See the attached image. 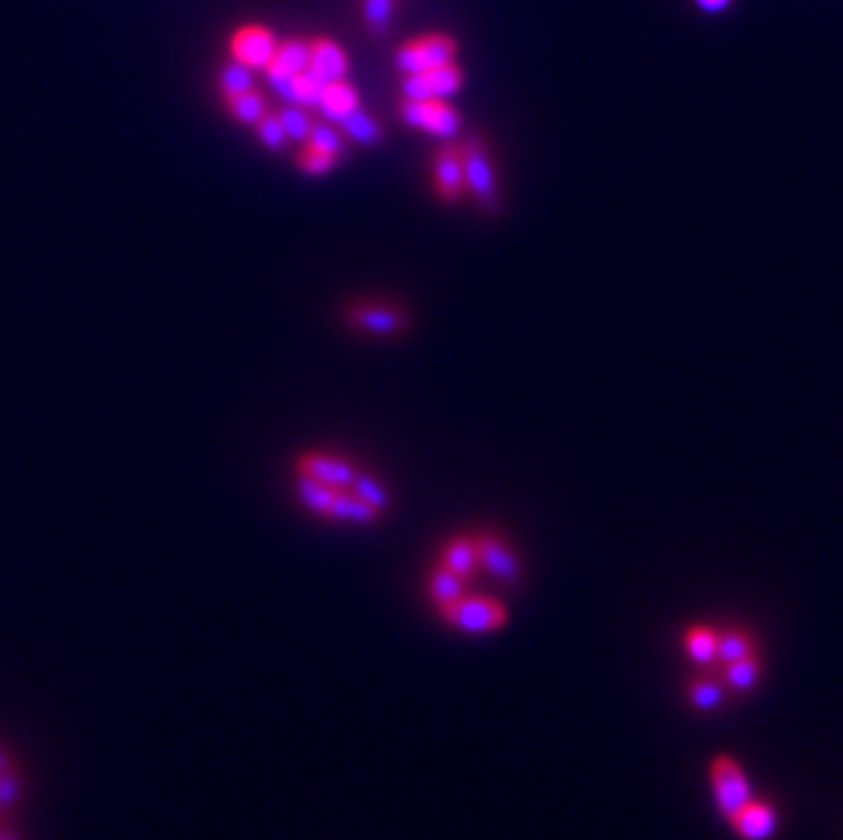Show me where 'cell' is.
Listing matches in <instances>:
<instances>
[{"mask_svg":"<svg viewBox=\"0 0 843 840\" xmlns=\"http://www.w3.org/2000/svg\"><path fill=\"white\" fill-rule=\"evenodd\" d=\"M396 6L399 0H360V11H364V22L366 31L371 33L375 39L386 36L393 25L396 17Z\"/></svg>","mask_w":843,"mask_h":840,"instance_id":"obj_26","label":"cell"},{"mask_svg":"<svg viewBox=\"0 0 843 840\" xmlns=\"http://www.w3.org/2000/svg\"><path fill=\"white\" fill-rule=\"evenodd\" d=\"M729 699V690H726L724 679L718 677L715 668H707V672L696 674L685 683V701L699 712H713L721 710Z\"/></svg>","mask_w":843,"mask_h":840,"instance_id":"obj_14","label":"cell"},{"mask_svg":"<svg viewBox=\"0 0 843 840\" xmlns=\"http://www.w3.org/2000/svg\"><path fill=\"white\" fill-rule=\"evenodd\" d=\"M277 33L266 25H244L229 36V61L249 66L251 72H266L277 55Z\"/></svg>","mask_w":843,"mask_h":840,"instance_id":"obj_7","label":"cell"},{"mask_svg":"<svg viewBox=\"0 0 843 840\" xmlns=\"http://www.w3.org/2000/svg\"><path fill=\"white\" fill-rule=\"evenodd\" d=\"M696 6L707 14H718V11H726L732 6V0H696Z\"/></svg>","mask_w":843,"mask_h":840,"instance_id":"obj_35","label":"cell"},{"mask_svg":"<svg viewBox=\"0 0 843 840\" xmlns=\"http://www.w3.org/2000/svg\"><path fill=\"white\" fill-rule=\"evenodd\" d=\"M277 116L281 120V129H284L287 140L292 142H306L309 131H312V110H306V107L301 105H284L279 107Z\"/></svg>","mask_w":843,"mask_h":840,"instance_id":"obj_28","label":"cell"},{"mask_svg":"<svg viewBox=\"0 0 843 840\" xmlns=\"http://www.w3.org/2000/svg\"><path fill=\"white\" fill-rule=\"evenodd\" d=\"M255 88H257V74L251 72L249 66H244V63L238 61H229L221 66L219 90L225 99H233V96L246 94V90H255Z\"/></svg>","mask_w":843,"mask_h":840,"instance_id":"obj_27","label":"cell"},{"mask_svg":"<svg viewBox=\"0 0 843 840\" xmlns=\"http://www.w3.org/2000/svg\"><path fill=\"white\" fill-rule=\"evenodd\" d=\"M462 596H467V579H462V576L453 574L451 568H445L443 563H437V568L429 576V598L437 606V611L456 603Z\"/></svg>","mask_w":843,"mask_h":840,"instance_id":"obj_21","label":"cell"},{"mask_svg":"<svg viewBox=\"0 0 843 840\" xmlns=\"http://www.w3.org/2000/svg\"><path fill=\"white\" fill-rule=\"evenodd\" d=\"M349 491H355L360 500L369 502V505L377 508L380 513L388 511V505H391V494H388L386 486H382L375 476H366V472H358V476H355Z\"/></svg>","mask_w":843,"mask_h":840,"instance_id":"obj_30","label":"cell"},{"mask_svg":"<svg viewBox=\"0 0 843 840\" xmlns=\"http://www.w3.org/2000/svg\"><path fill=\"white\" fill-rule=\"evenodd\" d=\"M380 516L382 513L377 511V508H371L369 502L360 500L355 491L344 489V491H336V500L334 505H331L328 519H336V522H347V524H375Z\"/></svg>","mask_w":843,"mask_h":840,"instance_id":"obj_22","label":"cell"},{"mask_svg":"<svg viewBox=\"0 0 843 840\" xmlns=\"http://www.w3.org/2000/svg\"><path fill=\"white\" fill-rule=\"evenodd\" d=\"M715 672L724 679L729 696H748L759 685L761 674H765V658H761V653L745 655V658L726 663V666L715 668Z\"/></svg>","mask_w":843,"mask_h":840,"instance_id":"obj_15","label":"cell"},{"mask_svg":"<svg viewBox=\"0 0 843 840\" xmlns=\"http://www.w3.org/2000/svg\"><path fill=\"white\" fill-rule=\"evenodd\" d=\"M464 85V72L458 63H445V66L429 68V72L407 74L401 79V94L404 99H448L458 94Z\"/></svg>","mask_w":843,"mask_h":840,"instance_id":"obj_8","label":"cell"},{"mask_svg":"<svg viewBox=\"0 0 843 840\" xmlns=\"http://www.w3.org/2000/svg\"><path fill=\"white\" fill-rule=\"evenodd\" d=\"M347 323L360 334L396 336L410 325V317L393 303H358L347 312Z\"/></svg>","mask_w":843,"mask_h":840,"instance_id":"obj_9","label":"cell"},{"mask_svg":"<svg viewBox=\"0 0 843 840\" xmlns=\"http://www.w3.org/2000/svg\"><path fill=\"white\" fill-rule=\"evenodd\" d=\"M255 131H257V140H260L262 145H266L268 151H273V153L284 151L287 142H290V140H287L284 129H281V120H279V116H277V112H273V110H268L266 116H262L260 120H257V123H255Z\"/></svg>","mask_w":843,"mask_h":840,"instance_id":"obj_32","label":"cell"},{"mask_svg":"<svg viewBox=\"0 0 843 840\" xmlns=\"http://www.w3.org/2000/svg\"><path fill=\"white\" fill-rule=\"evenodd\" d=\"M309 68L317 74L323 83H336V79H347L349 58L342 50V44L334 39H309Z\"/></svg>","mask_w":843,"mask_h":840,"instance_id":"obj_13","label":"cell"},{"mask_svg":"<svg viewBox=\"0 0 843 840\" xmlns=\"http://www.w3.org/2000/svg\"><path fill=\"white\" fill-rule=\"evenodd\" d=\"M464 164V186L473 203L484 214L495 216L500 210V181H497L495 159H491L489 145L480 134H469L458 142Z\"/></svg>","mask_w":843,"mask_h":840,"instance_id":"obj_1","label":"cell"},{"mask_svg":"<svg viewBox=\"0 0 843 840\" xmlns=\"http://www.w3.org/2000/svg\"><path fill=\"white\" fill-rule=\"evenodd\" d=\"M458 44L448 33H426L412 42H404L393 55V66L401 77L418 72H429V68L445 66V63H456Z\"/></svg>","mask_w":843,"mask_h":840,"instance_id":"obj_3","label":"cell"},{"mask_svg":"<svg viewBox=\"0 0 843 840\" xmlns=\"http://www.w3.org/2000/svg\"><path fill=\"white\" fill-rule=\"evenodd\" d=\"M399 112L407 126L426 131V134L443 137V140H453L462 131V116L445 99H404Z\"/></svg>","mask_w":843,"mask_h":840,"instance_id":"obj_6","label":"cell"},{"mask_svg":"<svg viewBox=\"0 0 843 840\" xmlns=\"http://www.w3.org/2000/svg\"><path fill=\"white\" fill-rule=\"evenodd\" d=\"M360 107V94L353 83L347 79H336V83H325L323 99H320L317 112H323V120L338 123L342 118H347L349 112Z\"/></svg>","mask_w":843,"mask_h":840,"instance_id":"obj_16","label":"cell"},{"mask_svg":"<svg viewBox=\"0 0 843 840\" xmlns=\"http://www.w3.org/2000/svg\"><path fill=\"white\" fill-rule=\"evenodd\" d=\"M271 63L292 74H301L303 68H309V39H281Z\"/></svg>","mask_w":843,"mask_h":840,"instance_id":"obj_29","label":"cell"},{"mask_svg":"<svg viewBox=\"0 0 843 840\" xmlns=\"http://www.w3.org/2000/svg\"><path fill=\"white\" fill-rule=\"evenodd\" d=\"M475 552H478V565L491 576L495 581H500L502 587H519L521 585V559L514 552V546L502 538L500 533H491V530H480L473 535Z\"/></svg>","mask_w":843,"mask_h":840,"instance_id":"obj_5","label":"cell"},{"mask_svg":"<svg viewBox=\"0 0 843 840\" xmlns=\"http://www.w3.org/2000/svg\"><path fill=\"white\" fill-rule=\"evenodd\" d=\"M295 467H298V476H312L323 480V483L334 486L336 491L349 489L355 476H358V470H355L347 459H342V456H334V454H303Z\"/></svg>","mask_w":843,"mask_h":840,"instance_id":"obj_12","label":"cell"},{"mask_svg":"<svg viewBox=\"0 0 843 840\" xmlns=\"http://www.w3.org/2000/svg\"><path fill=\"white\" fill-rule=\"evenodd\" d=\"M323 79L312 68H303L301 74H295V105L306 107V110H317L320 99H323Z\"/></svg>","mask_w":843,"mask_h":840,"instance_id":"obj_31","label":"cell"},{"mask_svg":"<svg viewBox=\"0 0 843 840\" xmlns=\"http://www.w3.org/2000/svg\"><path fill=\"white\" fill-rule=\"evenodd\" d=\"M759 653V644H756V636L743 625H726L721 628L718 633V653H715V666L721 668L726 663H734L745 655Z\"/></svg>","mask_w":843,"mask_h":840,"instance_id":"obj_18","label":"cell"},{"mask_svg":"<svg viewBox=\"0 0 843 840\" xmlns=\"http://www.w3.org/2000/svg\"><path fill=\"white\" fill-rule=\"evenodd\" d=\"M336 164H338V156L317 151V148L306 145L301 153H298V167H301L306 175H314V178H317V175H328Z\"/></svg>","mask_w":843,"mask_h":840,"instance_id":"obj_33","label":"cell"},{"mask_svg":"<svg viewBox=\"0 0 843 840\" xmlns=\"http://www.w3.org/2000/svg\"><path fill=\"white\" fill-rule=\"evenodd\" d=\"M432 178H434V192H437V197L443 199V203H458V199L467 194L458 142H448V145H443L437 153H434Z\"/></svg>","mask_w":843,"mask_h":840,"instance_id":"obj_11","label":"cell"},{"mask_svg":"<svg viewBox=\"0 0 843 840\" xmlns=\"http://www.w3.org/2000/svg\"><path fill=\"white\" fill-rule=\"evenodd\" d=\"M710 786H713L715 808L721 810L724 819H729L739 805H745L754 797L750 781L743 773V764L729 756V753H721V756L710 762Z\"/></svg>","mask_w":843,"mask_h":840,"instance_id":"obj_4","label":"cell"},{"mask_svg":"<svg viewBox=\"0 0 843 840\" xmlns=\"http://www.w3.org/2000/svg\"><path fill=\"white\" fill-rule=\"evenodd\" d=\"M440 563H443L445 568H451L453 574L462 576V579H467V581L473 579V576L478 574V568H480L473 535H456V538H451L448 543H445Z\"/></svg>","mask_w":843,"mask_h":840,"instance_id":"obj_20","label":"cell"},{"mask_svg":"<svg viewBox=\"0 0 843 840\" xmlns=\"http://www.w3.org/2000/svg\"><path fill=\"white\" fill-rule=\"evenodd\" d=\"M732 825L734 836L743 840H770L778 830V808L770 799L750 797L748 803L739 805L726 819Z\"/></svg>","mask_w":843,"mask_h":840,"instance_id":"obj_10","label":"cell"},{"mask_svg":"<svg viewBox=\"0 0 843 840\" xmlns=\"http://www.w3.org/2000/svg\"><path fill=\"white\" fill-rule=\"evenodd\" d=\"M227 116L244 126H255L257 120L268 112V101L260 90H246V94L233 96V99H225Z\"/></svg>","mask_w":843,"mask_h":840,"instance_id":"obj_24","label":"cell"},{"mask_svg":"<svg viewBox=\"0 0 843 840\" xmlns=\"http://www.w3.org/2000/svg\"><path fill=\"white\" fill-rule=\"evenodd\" d=\"M718 633L715 625H691L682 633V650L693 663L704 668L715 666V653H718Z\"/></svg>","mask_w":843,"mask_h":840,"instance_id":"obj_19","label":"cell"},{"mask_svg":"<svg viewBox=\"0 0 843 840\" xmlns=\"http://www.w3.org/2000/svg\"><path fill=\"white\" fill-rule=\"evenodd\" d=\"M0 840H11L9 836H6V832H0Z\"/></svg>","mask_w":843,"mask_h":840,"instance_id":"obj_37","label":"cell"},{"mask_svg":"<svg viewBox=\"0 0 843 840\" xmlns=\"http://www.w3.org/2000/svg\"><path fill=\"white\" fill-rule=\"evenodd\" d=\"M309 148H317V151L331 153V156H347V137L338 131L336 123L331 120H314L312 131L306 137Z\"/></svg>","mask_w":843,"mask_h":840,"instance_id":"obj_25","label":"cell"},{"mask_svg":"<svg viewBox=\"0 0 843 840\" xmlns=\"http://www.w3.org/2000/svg\"><path fill=\"white\" fill-rule=\"evenodd\" d=\"M440 617H443L445 625H451L453 631L480 636V633L500 631L508 622V609L502 600L491 596H469L467 592V596L458 598L456 603L440 609Z\"/></svg>","mask_w":843,"mask_h":840,"instance_id":"obj_2","label":"cell"},{"mask_svg":"<svg viewBox=\"0 0 843 840\" xmlns=\"http://www.w3.org/2000/svg\"><path fill=\"white\" fill-rule=\"evenodd\" d=\"M266 77L268 85L277 90V96L284 105H295V74L287 72V68H279L277 63H271V66L266 68Z\"/></svg>","mask_w":843,"mask_h":840,"instance_id":"obj_34","label":"cell"},{"mask_svg":"<svg viewBox=\"0 0 843 840\" xmlns=\"http://www.w3.org/2000/svg\"><path fill=\"white\" fill-rule=\"evenodd\" d=\"M3 770H9V767H6V756L0 753V773H3Z\"/></svg>","mask_w":843,"mask_h":840,"instance_id":"obj_36","label":"cell"},{"mask_svg":"<svg viewBox=\"0 0 843 840\" xmlns=\"http://www.w3.org/2000/svg\"><path fill=\"white\" fill-rule=\"evenodd\" d=\"M298 497L303 500V505L309 508L317 516H331V505L336 500V489L334 486L323 483V480L312 478V476H298Z\"/></svg>","mask_w":843,"mask_h":840,"instance_id":"obj_23","label":"cell"},{"mask_svg":"<svg viewBox=\"0 0 843 840\" xmlns=\"http://www.w3.org/2000/svg\"><path fill=\"white\" fill-rule=\"evenodd\" d=\"M336 126L338 131L347 137V142H355V145H364V148H377L382 142V137H386L380 120L371 116L369 110H364V107L349 112V116L338 120Z\"/></svg>","mask_w":843,"mask_h":840,"instance_id":"obj_17","label":"cell"}]
</instances>
